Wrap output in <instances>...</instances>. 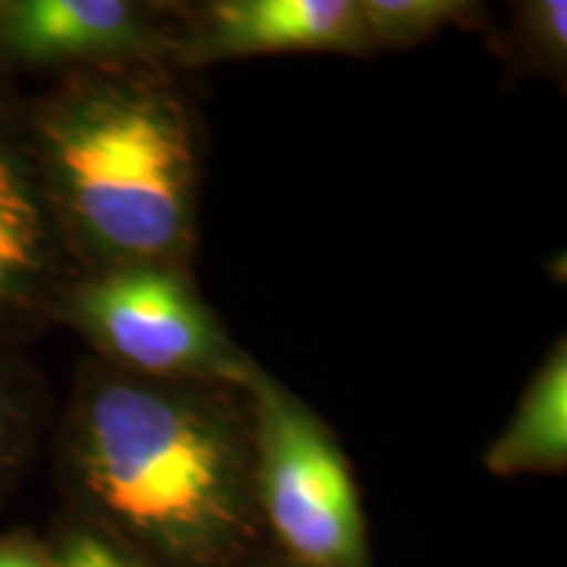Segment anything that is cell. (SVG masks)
Returning a JSON list of instances; mask_svg holds the SVG:
<instances>
[{
	"label": "cell",
	"mask_w": 567,
	"mask_h": 567,
	"mask_svg": "<svg viewBox=\"0 0 567 567\" xmlns=\"http://www.w3.org/2000/svg\"><path fill=\"white\" fill-rule=\"evenodd\" d=\"M59 476L74 520L151 567L264 557L245 386L142 379L92 358L59 429Z\"/></svg>",
	"instance_id": "cell-1"
},
{
	"label": "cell",
	"mask_w": 567,
	"mask_h": 567,
	"mask_svg": "<svg viewBox=\"0 0 567 567\" xmlns=\"http://www.w3.org/2000/svg\"><path fill=\"white\" fill-rule=\"evenodd\" d=\"M187 71L111 63L17 97L21 130L82 271H193L205 130Z\"/></svg>",
	"instance_id": "cell-2"
},
{
	"label": "cell",
	"mask_w": 567,
	"mask_h": 567,
	"mask_svg": "<svg viewBox=\"0 0 567 567\" xmlns=\"http://www.w3.org/2000/svg\"><path fill=\"white\" fill-rule=\"evenodd\" d=\"M245 389L252 405L255 499L268 542L302 567H371L358 484L329 425L264 365Z\"/></svg>",
	"instance_id": "cell-3"
},
{
	"label": "cell",
	"mask_w": 567,
	"mask_h": 567,
	"mask_svg": "<svg viewBox=\"0 0 567 567\" xmlns=\"http://www.w3.org/2000/svg\"><path fill=\"white\" fill-rule=\"evenodd\" d=\"M55 323L74 329L95 360L142 379L245 386L258 368L179 268L82 271Z\"/></svg>",
	"instance_id": "cell-4"
},
{
	"label": "cell",
	"mask_w": 567,
	"mask_h": 567,
	"mask_svg": "<svg viewBox=\"0 0 567 567\" xmlns=\"http://www.w3.org/2000/svg\"><path fill=\"white\" fill-rule=\"evenodd\" d=\"M182 27L184 3L0 0V74L55 80L111 63L176 66Z\"/></svg>",
	"instance_id": "cell-5"
},
{
	"label": "cell",
	"mask_w": 567,
	"mask_h": 567,
	"mask_svg": "<svg viewBox=\"0 0 567 567\" xmlns=\"http://www.w3.org/2000/svg\"><path fill=\"white\" fill-rule=\"evenodd\" d=\"M80 274L27 145L17 97L0 84V344L19 347L55 323Z\"/></svg>",
	"instance_id": "cell-6"
},
{
	"label": "cell",
	"mask_w": 567,
	"mask_h": 567,
	"mask_svg": "<svg viewBox=\"0 0 567 567\" xmlns=\"http://www.w3.org/2000/svg\"><path fill=\"white\" fill-rule=\"evenodd\" d=\"M274 53L373 55L358 0H210L184 3L176 66Z\"/></svg>",
	"instance_id": "cell-7"
},
{
	"label": "cell",
	"mask_w": 567,
	"mask_h": 567,
	"mask_svg": "<svg viewBox=\"0 0 567 567\" xmlns=\"http://www.w3.org/2000/svg\"><path fill=\"white\" fill-rule=\"evenodd\" d=\"M494 476H544L567 465V347H551L517 402L513 417L484 455Z\"/></svg>",
	"instance_id": "cell-8"
},
{
	"label": "cell",
	"mask_w": 567,
	"mask_h": 567,
	"mask_svg": "<svg viewBox=\"0 0 567 567\" xmlns=\"http://www.w3.org/2000/svg\"><path fill=\"white\" fill-rule=\"evenodd\" d=\"M45 400L38 375L17 347L0 344V505L38 444Z\"/></svg>",
	"instance_id": "cell-9"
},
{
	"label": "cell",
	"mask_w": 567,
	"mask_h": 567,
	"mask_svg": "<svg viewBox=\"0 0 567 567\" xmlns=\"http://www.w3.org/2000/svg\"><path fill=\"white\" fill-rule=\"evenodd\" d=\"M373 51L413 48L446 27H478L484 6L467 0H358Z\"/></svg>",
	"instance_id": "cell-10"
},
{
	"label": "cell",
	"mask_w": 567,
	"mask_h": 567,
	"mask_svg": "<svg viewBox=\"0 0 567 567\" xmlns=\"http://www.w3.org/2000/svg\"><path fill=\"white\" fill-rule=\"evenodd\" d=\"M507 53L517 66L536 76L565 82L567 74V3L526 0L513 9L505 34Z\"/></svg>",
	"instance_id": "cell-11"
},
{
	"label": "cell",
	"mask_w": 567,
	"mask_h": 567,
	"mask_svg": "<svg viewBox=\"0 0 567 567\" xmlns=\"http://www.w3.org/2000/svg\"><path fill=\"white\" fill-rule=\"evenodd\" d=\"M53 567H151L116 542L69 517L48 544Z\"/></svg>",
	"instance_id": "cell-12"
},
{
	"label": "cell",
	"mask_w": 567,
	"mask_h": 567,
	"mask_svg": "<svg viewBox=\"0 0 567 567\" xmlns=\"http://www.w3.org/2000/svg\"><path fill=\"white\" fill-rule=\"evenodd\" d=\"M0 567H53V557L32 534H9L0 536Z\"/></svg>",
	"instance_id": "cell-13"
},
{
	"label": "cell",
	"mask_w": 567,
	"mask_h": 567,
	"mask_svg": "<svg viewBox=\"0 0 567 567\" xmlns=\"http://www.w3.org/2000/svg\"><path fill=\"white\" fill-rule=\"evenodd\" d=\"M255 567H302V565H295V563H289V559L279 557L276 563H258Z\"/></svg>",
	"instance_id": "cell-14"
}]
</instances>
